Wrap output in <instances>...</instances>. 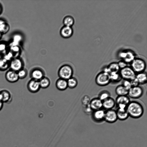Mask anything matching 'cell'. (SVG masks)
Segmentation results:
<instances>
[{"label": "cell", "mask_w": 147, "mask_h": 147, "mask_svg": "<svg viewBox=\"0 0 147 147\" xmlns=\"http://www.w3.org/2000/svg\"><path fill=\"white\" fill-rule=\"evenodd\" d=\"M126 109L129 116L134 119L140 117L144 113L143 106L136 101H130L127 105Z\"/></svg>", "instance_id": "1"}, {"label": "cell", "mask_w": 147, "mask_h": 147, "mask_svg": "<svg viewBox=\"0 0 147 147\" xmlns=\"http://www.w3.org/2000/svg\"><path fill=\"white\" fill-rule=\"evenodd\" d=\"M95 81L100 86H105L111 82L110 74L102 71L98 73L96 76Z\"/></svg>", "instance_id": "2"}, {"label": "cell", "mask_w": 147, "mask_h": 147, "mask_svg": "<svg viewBox=\"0 0 147 147\" xmlns=\"http://www.w3.org/2000/svg\"><path fill=\"white\" fill-rule=\"evenodd\" d=\"M73 72L72 67L69 65L65 64L60 68L58 74L60 78L67 80L72 77Z\"/></svg>", "instance_id": "3"}, {"label": "cell", "mask_w": 147, "mask_h": 147, "mask_svg": "<svg viewBox=\"0 0 147 147\" xmlns=\"http://www.w3.org/2000/svg\"><path fill=\"white\" fill-rule=\"evenodd\" d=\"M119 73L122 79L130 81L135 78L136 75L131 67L128 66L120 69Z\"/></svg>", "instance_id": "4"}, {"label": "cell", "mask_w": 147, "mask_h": 147, "mask_svg": "<svg viewBox=\"0 0 147 147\" xmlns=\"http://www.w3.org/2000/svg\"><path fill=\"white\" fill-rule=\"evenodd\" d=\"M145 62L140 59H134L131 63V68L136 74L144 72L146 68Z\"/></svg>", "instance_id": "5"}, {"label": "cell", "mask_w": 147, "mask_h": 147, "mask_svg": "<svg viewBox=\"0 0 147 147\" xmlns=\"http://www.w3.org/2000/svg\"><path fill=\"white\" fill-rule=\"evenodd\" d=\"M144 93L143 88L139 86L132 87L128 90L129 97L133 99H137L141 97Z\"/></svg>", "instance_id": "6"}, {"label": "cell", "mask_w": 147, "mask_h": 147, "mask_svg": "<svg viewBox=\"0 0 147 147\" xmlns=\"http://www.w3.org/2000/svg\"><path fill=\"white\" fill-rule=\"evenodd\" d=\"M24 67V62L19 57L13 58L10 61V69L17 72L23 68Z\"/></svg>", "instance_id": "7"}, {"label": "cell", "mask_w": 147, "mask_h": 147, "mask_svg": "<svg viewBox=\"0 0 147 147\" xmlns=\"http://www.w3.org/2000/svg\"><path fill=\"white\" fill-rule=\"evenodd\" d=\"M118 119L116 111L111 109L105 111L104 120L109 123H113Z\"/></svg>", "instance_id": "8"}, {"label": "cell", "mask_w": 147, "mask_h": 147, "mask_svg": "<svg viewBox=\"0 0 147 147\" xmlns=\"http://www.w3.org/2000/svg\"><path fill=\"white\" fill-rule=\"evenodd\" d=\"M105 111L102 109L93 111L92 117L95 121L100 122L104 120Z\"/></svg>", "instance_id": "9"}, {"label": "cell", "mask_w": 147, "mask_h": 147, "mask_svg": "<svg viewBox=\"0 0 147 147\" xmlns=\"http://www.w3.org/2000/svg\"><path fill=\"white\" fill-rule=\"evenodd\" d=\"M5 76L6 80L10 83L16 82L19 79L17 72L10 69L6 72Z\"/></svg>", "instance_id": "10"}, {"label": "cell", "mask_w": 147, "mask_h": 147, "mask_svg": "<svg viewBox=\"0 0 147 147\" xmlns=\"http://www.w3.org/2000/svg\"><path fill=\"white\" fill-rule=\"evenodd\" d=\"M28 90L32 93H35L39 91L40 88L39 81L32 79L27 84Z\"/></svg>", "instance_id": "11"}, {"label": "cell", "mask_w": 147, "mask_h": 147, "mask_svg": "<svg viewBox=\"0 0 147 147\" xmlns=\"http://www.w3.org/2000/svg\"><path fill=\"white\" fill-rule=\"evenodd\" d=\"M30 76L32 79L39 81L44 77V73L41 69L36 68L32 70Z\"/></svg>", "instance_id": "12"}, {"label": "cell", "mask_w": 147, "mask_h": 147, "mask_svg": "<svg viewBox=\"0 0 147 147\" xmlns=\"http://www.w3.org/2000/svg\"><path fill=\"white\" fill-rule=\"evenodd\" d=\"M89 105L93 111L98 110L102 108V101L98 97L94 98L91 100Z\"/></svg>", "instance_id": "13"}, {"label": "cell", "mask_w": 147, "mask_h": 147, "mask_svg": "<svg viewBox=\"0 0 147 147\" xmlns=\"http://www.w3.org/2000/svg\"><path fill=\"white\" fill-rule=\"evenodd\" d=\"M60 33L62 37L68 38L72 35L73 30L71 27L64 26L61 29Z\"/></svg>", "instance_id": "14"}, {"label": "cell", "mask_w": 147, "mask_h": 147, "mask_svg": "<svg viewBox=\"0 0 147 147\" xmlns=\"http://www.w3.org/2000/svg\"><path fill=\"white\" fill-rule=\"evenodd\" d=\"M115 105V100L111 97L102 101V108L106 110L113 109Z\"/></svg>", "instance_id": "15"}, {"label": "cell", "mask_w": 147, "mask_h": 147, "mask_svg": "<svg viewBox=\"0 0 147 147\" xmlns=\"http://www.w3.org/2000/svg\"><path fill=\"white\" fill-rule=\"evenodd\" d=\"M130 101L129 98L127 95L118 96L115 100L116 105L120 104L127 105Z\"/></svg>", "instance_id": "16"}, {"label": "cell", "mask_w": 147, "mask_h": 147, "mask_svg": "<svg viewBox=\"0 0 147 147\" xmlns=\"http://www.w3.org/2000/svg\"><path fill=\"white\" fill-rule=\"evenodd\" d=\"M56 86L59 90H64L68 87L67 80L59 78L56 81Z\"/></svg>", "instance_id": "17"}, {"label": "cell", "mask_w": 147, "mask_h": 147, "mask_svg": "<svg viewBox=\"0 0 147 147\" xmlns=\"http://www.w3.org/2000/svg\"><path fill=\"white\" fill-rule=\"evenodd\" d=\"M116 111L118 119L120 120H125L129 116L126 109H117Z\"/></svg>", "instance_id": "18"}, {"label": "cell", "mask_w": 147, "mask_h": 147, "mask_svg": "<svg viewBox=\"0 0 147 147\" xmlns=\"http://www.w3.org/2000/svg\"><path fill=\"white\" fill-rule=\"evenodd\" d=\"M136 78L140 84H144L147 82V74L145 71L136 74Z\"/></svg>", "instance_id": "19"}, {"label": "cell", "mask_w": 147, "mask_h": 147, "mask_svg": "<svg viewBox=\"0 0 147 147\" xmlns=\"http://www.w3.org/2000/svg\"><path fill=\"white\" fill-rule=\"evenodd\" d=\"M128 92V90L122 84L117 86L115 89V93L118 96L127 95Z\"/></svg>", "instance_id": "20"}, {"label": "cell", "mask_w": 147, "mask_h": 147, "mask_svg": "<svg viewBox=\"0 0 147 147\" xmlns=\"http://www.w3.org/2000/svg\"><path fill=\"white\" fill-rule=\"evenodd\" d=\"M10 26L5 21L0 19V32L3 34L7 33L9 31Z\"/></svg>", "instance_id": "21"}, {"label": "cell", "mask_w": 147, "mask_h": 147, "mask_svg": "<svg viewBox=\"0 0 147 147\" xmlns=\"http://www.w3.org/2000/svg\"><path fill=\"white\" fill-rule=\"evenodd\" d=\"M22 39V36L20 34L14 35L13 37V40L9 44V47L19 45Z\"/></svg>", "instance_id": "22"}, {"label": "cell", "mask_w": 147, "mask_h": 147, "mask_svg": "<svg viewBox=\"0 0 147 147\" xmlns=\"http://www.w3.org/2000/svg\"><path fill=\"white\" fill-rule=\"evenodd\" d=\"M74 18L70 16H66L63 20V23L64 26L71 27L74 24Z\"/></svg>", "instance_id": "23"}, {"label": "cell", "mask_w": 147, "mask_h": 147, "mask_svg": "<svg viewBox=\"0 0 147 147\" xmlns=\"http://www.w3.org/2000/svg\"><path fill=\"white\" fill-rule=\"evenodd\" d=\"M111 82L116 83L120 82L122 78L119 72H112L110 74Z\"/></svg>", "instance_id": "24"}, {"label": "cell", "mask_w": 147, "mask_h": 147, "mask_svg": "<svg viewBox=\"0 0 147 147\" xmlns=\"http://www.w3.org/2000/svg\"><path fill=\"white\" fill-rule=\"evenodd\" d=\"M9 51L13 53V58L18 57L21 53V49L19 45L9 47Z\"/></svg>", "instance_id": "25"}, {"label": "cell", "mask_w": 147, "mask_h": 147, "mask_svg": "<svg viewBox=\"0 0 147 147\" xmlns=\"http://www.w3.org/2000/svg\"><path fill=\"white\" fill-rule=\"evenodd\" d=\"M3 97L2 102H7L11 99V95L10 92L6 90H3L0 91Z\"/></svg>", "instance_id": "26"}, {"label": "cell", "mask_w": 147, "mask_h": 147, "mask_svg": "<svg viewBox=\"0 0 147 147\" xmlns=\"http://www.w3.org/2000/svg\"><path fill=\"white\" fill-rule=\"evenodd\" d=\"M10 62L3 57L0 59V71H4L9 67Z\"/></svg>", "instance_id": "27"}, {"label": "cell", "mask_w": 147, "mask_h": 147, "mask_svg": "<svg viewBox=\"0 0 147 147\" xmlns=\"http://www.w3.org/2000/svg\"><path fill=\"white\" fill-rule=\"evenodd\" d=\"M107 67L109 72V74L112 72H119L120 70L118 63H111Z\"/></svg>", "instance_id": "28"}, {"label": "cell", "mask_w": 147, "mask_h": 147, "mask_svg": "<svg viewBox=\"0 0 147 147\" xmlns=\"http://www.w3.org/2000/svg\"><path fill=\"white\" fill-rule=\"evenodd\" d=\"M39 82L40 88H43L48 87L50 84L49 79L45 76L39 81Z\"/></svg>", "instance_id": "29"}, {"label": "cell", "mask_w": 147, "mask_h": 147, "mask_svg": "<svg viewBox=\"0 0 147 147\" xmlns=\"http://www.w3.org/2000/svg\"><path fill=\"white\" fill-rule=\"evenodd\" d=\"M110 93L107 90H103L98 94V98L102 101L111 97Z\"/></svg>", "instance_id": "30"}, {"label": "cell", "mask_w": 147, "mask_h": 147, "mask_svg": "<svg viewBox=\"0 0 147 147\" xmlns=\"http://www.w3.org/2000/svg\"><path fill=\"white\" fill-rule=\"evenodd\" d=\"M8 44L4 41L0 42V55L3 56L8 51Z\"/></svg>", "instance_id": "31"}, {"label": "cell", "mask_w": 147, "mask_h": 147, "mask_svg": "<svg viewBox=\"0 0 147 147\" xmlns=\"http://www.w3.org/2000/svg\"><path fill=\"white\" fill-rule=\"evenodd\" d=\"M68 87L71 88L76 87L78 84V81L76 78L71 77L67 80Z\"/></svg>", "instance_id": "32"}, {"label": "cell", "mask_w": 147, "mask_h": 147, "mask_svg": "<svg viewBox=\"0 0 147 147\" xmlns=\"http://www.w3.org/2000/svg\"><path fill=\"white\" fill-rule=\"evenodd\" d=\"M134 56L131 52H126V55L123 59L124 61L126 63L132 62L134 59Z\"/></svg>", "instance_id": "33"}, {"label": "cell", "mask_w": 147, "mask_h": 147, "mask_svg": "<svg viewBox=\"0 0 147 147\" xmlns=\"http://www.w3.org/2000/svg\"><path fill=\"white\" fill-rule=\"evenodd\" d=\"M17 74L19 79H23L26 77L28 71L26 69L24 68L18 71Z\"/></svg>", "instance_id": "34"}, {"label": "cell", "mask_w": 147, "mask_h": 147, "mask_svg": "<svg viewBox=\"0 0 147 147\" xmlns=\"http://www.w3.org/2000/svg\"><path fill=\"white\" fill-rule=\"evenodd\" d=\"M3 57L10 62L13 58V55L12 52L9 50L5 54L3 55Z\"/></svg>", "instance_id": "35"}, {"label": "cell", "mask_w": 147, "mask_h": 147, "mask_svg": "<svg viewBox=\"0 0 147 147\" xmlns=\"http://www.w3.org/2000/svg\"><path fill=\"white\" fill-rule=\"evenodd\" d=\"M90 100V98L88 96L86 95L84 96L82 100V103L84 106L89 105Z\"/></svg>", "instance_id": "36"}, {"label": "cell", "mask_w": 147, "mask_h": 147, "mask_svg": "<svg viewBox=\"0 0 147 147\" xmlns=\"http://www.w3.org/2000/svg\"><path fill=\"white\" fill-rule=\"evenodd\" d=\"M122 85L128 90L132 87L130 81L127 80H123Z\"/></svg>", "instance_id": "37"}, {"label": "cell", "mask_w": 147, "mask_h": 147, "mask_svg": "<svg viewBox=\"0 0 147 147\" xmlns=\"http://www.w3.org/2000/svg\"><path fill=\"white\" fill-rule=\"evenodd\" d=\"M84 112L87 114H92L93 111L91 108L89 104L85 106H84Z\"/></svg>", "instance_id": "38"}, {"label": "cell", "mask_w": 147, "mask_h": 147, "mask_svg": "<svg viewBox=\"0 0 147 147\" xmlns=\"http://www.w3.org/2000/svg\"><path fill=\"white\" fill-rule=\"evenodd\" d=\"M130 81L132 87L137 86L140 85L138 80L136 78L130 80Z\"/></svg>", "instance_id": "39"}, {"label": "cell", "mask_w": 147, "mask_h": 147, "mask_svg": "<svg viewBox=\"0 0 147 147\" xmlns=\"http://www.w3.org/2000/svg\"><path fill=\"white\" fill-rule=\"evenodd\" d=\"M118 64L120 69H123L127 66V63L124 61H120L118 63Z\"/></svg>", "instance_id": "40"}, {"label": "cell", "mask_w": 147, "mask_h": 147, "mask_svg": "<svg viewBox=\"0 0 147 147\" xmlns=\"http://www.w3.org/2000/svg\"><path fill=\"white\" fill-rule=\"evenodd\" d=\"M126 55V52H122L120 54V56L123 59H124Z\"/></svg>", "instance_id": "41"}, {"label": "cell", "mask_w": 147, "mask_h": 147, "mask_svg": "<svg viewBox=\"0 0 147 147\" xmlns=\"http://www.w3.org/2000/svg\"><path fill=\"white\" fill-rule=\"evenodd\" d=\"M3 103L1 101H0V111L2 109L3 106Z\"/></svg>", "instance_id": "42"}, {"label": "cell", "mask_w": 147, "mask_h": 147, "mask_svg": "<svg viewBox=\"0 0 147 147\" xmlns=\"http://www.w3.org/2000/svg\"><path fill=\"white\" fill-rule=\"evenodd\" d=\"M3 97L2 94L0 91V101L2 102Z\"/></svg>", "instance_id": "43"}, {"label": "cell", "mask_w": 147, "mask_h": 147, "mask_svg": "<svg viewBox=\"0 0 147 147\" xmlns=\"http://www.w3.org/2000/svg\"><path fill=\"white\" fill-rule=\"evenodd\" d=\"M2 7L1 5L0 4V14L2 12Z\"/></svg>", "instance_id": "44"}, {"label": "cell", "mask_w": 147, "mask_h": 147, "mask_svg": "<svg viewBox=\"0 0 147 147\" xmlns=\"http://www.w3.org/2000/svg\"><path fill=\"white\" fill-rule=\"evenodd\" d=\"M3 34H2V33L0 32V39L1 38L2 35Z\"/></svg>", "instance_id": "45"}, {"label": "cell", "mask_w": 147, "mask_h": 147, "mask_svg": "<svg viewBox=\"0 0 147 147\" xmlns=\"http://www.w3.org/2000/svg\"><path fill=\"white\" fill-rule=\"evenodd\" d=\"M3 56L2 55H0V59L3 58Z\"/></svg>", "instance_id": "46"}]
</instances>
